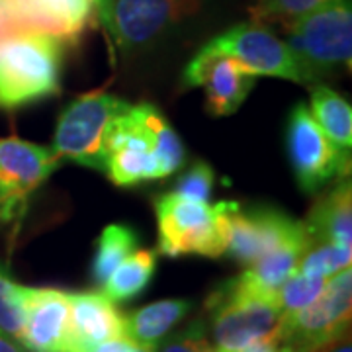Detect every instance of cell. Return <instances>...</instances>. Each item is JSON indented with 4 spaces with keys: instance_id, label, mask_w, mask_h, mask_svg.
<instances>
[{
    "instance_id": "cell-1",
    "label": "cell",
    "mask_w": 352,
    "mask_h": 352,
    "mask_svg": "<svg viewBox=\"0 0 352 352\" xmlns=\"http://www.w3.org/2000/svg\"><path fill=\"white\" fill-rule=\"evenodd\" d=\"M186 161L184 145L163 113L153 104L127 106L118 113L104 139V173L116 186L175 175Z\"/></svg>"
},
{
    "instance_id": "cell-2",
    "label": "cell",
    "mask_w": 352,
    "mask_h": 352,
    "mask_svg": "<svg viewBox=\"0 0 352 352\" xmlns=\"http://www.w3.org/2000/svg\"><path fill=\"white\" fill-rule=\"evenodd\" d=\"M63 39L22 32L0 41V110L14 112L61 92Z\"/></svg>"
},
{
    "instance_id": "cell-3",
    "label": "cell",
    "mask_w": 352,
    "mask_h": 352,
    "mask_svg": "<svg viewBox=\"0 0 352 352\" xmlns=\"http://www.w3.org/2000/svg\"><path fill=\"white\" fill-rule=\"evenodd\" d=\"M286 45L303 76V85H321L323 78L351 71V0H329L311 12L282 25Z\"/></svg>"
},
{
    "instance_id": "cell-4",
    "label": "cell",
    "mask_w": 352,
    "mask_h": 352,
    "mask_svg": "<svg viewBox=\"0 0 352 352\" xmlns=\"http://www.w3.org/2000/svg\"><path fill=\"white\" fill-rule=\"evenodd\" d=\"M237 201H217L214 206L182 198L175 192L155 200L159 221V252L164 256L200 254L223 256L229 241V217Z\"/></svg>"
},
{
    "instance_id": "cell-5",
    "label": "cell",
    "mask_w": 352,
    "mask_h": 352,
    "mask_svg": "<svg viewBox=\"0 0 352 352\" xmlns=\"http://www.w3.org/2000/svg\"><path fill=\"white\" fill-rule=\"evenodd\" d=\"M206 307L212 317L217 352H239L256 340L272 337L284 319L278 296L252 292L239 278L221 284Z\"/></svg>"
},
{
    "instance_id": "cell-6",
    "label": "cell",
    "mask_w": 352,
    "mask_h": 352,
    "mask_svg": "<svg viewBox=\"0 0 352 352\" xmlns=\"http://www.w3.org/2000/svg\"><path fill=\"white\" fill-rule=\"evenodd\" d=\"M126 100L106 90L78 96L65 108L55 127L51 151L59 161L104 173V139L112 120L126 110Z\"/></svg>"
},
{
    "instance_id": "cell-7",
    "label": "cell",
    "mask_w": 352,
    "mask_h": 352,
    "mask_svg": "<svg viewBox=\"0 0 352 352\" xmlns=\"http://www.w3.org/2000/svg\"><path fill=\"white\" fill-rule=\"evenodd\" d=\"M352 272L344 268L327 280L311 305L284 315L276 337L289 352H319L351 329Z\"/></svg>"
},
{
    "instance_id": "cell-8",
    "label": "cell",
    "mask_w": 352,
    "mask_h": 352,
    "mask_svg": "<svg viewBox=\"0 0 352 352\" xmlns=\"http://www.w3.org/2000/svg\"><path fill=\"white\" fill-rule=\"evenodd\" d=\"M201 6L204 0H110L102 25L113 45L129 53L192 18Z\"/></svg>"
},
{
    "instance_id": "cell-9",
    "label": "cell",
    "mask_w": 352,
    "mask_h": 352,
    "mask_svg": "<svg viewBox=\"0 0 352 352\" xmlns=\"http://www.w3.org/2000/svg\"><path fill=\"white\" fill-rule=\"evenodd\" d=\"M286 151L298 186L305 194H317L333 178L340 180L351 175V163L340 159L303 102H298L288 116Z\"/></svg>"
},
{
    "instance_id": "cell-10",
    "label": "cell",
    "mask_w": 352,
    "mask_h": 352,
    "mask_svg": "<svg viewBox=\"0 0 352 352\" xmlns=\"http://www.w3.org/2000/svg\"><path fill=\"white\" fill-rule=\"evenodd\" d=\"M51 149L20 138L0 139V223H20L30 196L59 168Z\"/></svg>"
},
{
    "instance_id": "cell-11",
    "label": "cell",
    "mask_w": 352,
    "mask_h": 352,
    "mask_svg": "<svg viewBox=\"0 0 352 352\" xmlns=\"http://www.w3.org/2000/svg\"><path fill=\"white\" fill-rule=\"evenodd\" d=\"M289 243H311L303 221L274 208L243 210L237 204L231 212L226 254L239 264L249 266Z\"/></svg>"
},
{
    "instance_id": "cell-12",
    "label": "cell",
    "mask_w": 352,
    "mask_h": 352,
    "mask_svg": "<svg viewBox=\"0 0 352 352\" xmlns=\"http://www.w3.org/2000/svg\"><path fill=\"white\" fill-rule=\"evenodd\" d=\"M201 50L239 61L254 76H274L303 85L302 71L286 41H282L264 24L247 22L233 25L208 41Z\"/></svg>"
},
{
    "instance_id": "cell-13",
    "label": "cell",
    "mask_w": 352,
    "mask_h": 352,
    "mask_svg": "<svg viewBox=\"0 0 352 352\" xmlns=\"http://www.w3.org/2000/svg\"><path fill=\"white\" fill-rule=\"evenodd\" d=\"M254 85L256 76L251 75L239 61L206 50L198 51L182 73L184 88L204 87L206 110L215 118L237 112Z\"/></svg>"
},
{
    "instance_id": "cell-14",
    "label": "cell",
    "mask_w": 352,
    "mask_h": 352,
    "mask_svg": "<svg viewBox=\"0 0 352 352\" xmlns=\"http://www.w3.org/2000/svg\"><path fill=\"white\" fill-rule=\"evenodd\" d=\"M24 325L20 342L30 352H71L69 294L55 288L22 292Z\"/></svg>"
},
{
    "instance_id": "cell-15",
    "label": "cell",
    "mask_w": 352,
    "mask_h": 352,
    "mask_svg": "<svg viewBox=\"0 0 352 352\" xmlns=\"http://www.w3.org/2000/svg\"><path fill=\"white\" fill-rule=\"evenodd\" d=\"M20 32H43L76 41L94 22L92 0H8Z\"/></svg>"
},
{
    "instance_id": "cell-16",
    "label": "cell",
    "mask_w": 352,
    "mask_h": 352,
    "mask_svg": "<svg viewBox=\"0 0 352 352\" xmlns=\"http://www.w3.org/2000/svg\"><path fill=\"white\" fill-rule=\"evenodd\" d=\"M71 307V352L82 351L106 340L126 339V315L102 292L69 294Z\"/></svg>"
},
{
    "instance_id": "cell-17",
    "label": "cell",
    "mask_w": 352,
    "mask_h": 352,
    "mask_svg": "<svg viewBox=\"0 0 352 352\" xmlns=\"http://www.w3.org/2000/svg\"><path fill=\"white\" fill-rule=\"evenodd\" d=\"M303 226L311 241L352 247L351 178H340L335 188L315 201Z\"/></svg>"
},
{
    "instance_id": "cell-18",
    "label": "cell",
    "mask_w": 352,
    "mask_h": 352,
    "mask_svg": "<svg viewBox=\"0 0 352 352\" xmlns=\"http://www.w3.org/2000/svg\"><path fill=\"white\" fill-rule=\"evenodd\" d=\"M309 113L317 127L325 133L335 151L344 163H351L352 108L349 102L327 85L311 87Z\"/></svg>"
},
{
    "instance_id": "cell-19",
    "label": "cell",
    "mask_w": 352,
    "mask_h": 352,
    "mask_svg": "<svg viewBox=\"0 0 352 352\" xmlns=\"http://www.w3.org/2000/svg\"><path fill=\"white\" fill-rule=\"evenodd\" d=\"M192 309L188 300H161L126 315V339L153 351Z\"/></svg>"
},
{
    "instance_id": "cell-20",
    "label": "cell",
    "mask_w": 352,
    "mask_h": 352,
    "mask_svg": "<svg viewBox=\"0 0 352 352\" xmlns=\"http://www.w3.org/2000/svg\"><path fill=\"white\" fill-rule=\"evenodd\" d=\"M307 247L309 243H289L264 254L256 263L249 264V268L239 276V282L252 292L264 296H278L284 282L296 272Z\"/></svg>"
},
{
    "instance_id": "cell-21",
    "label": "cell",
    "mask_w": 352,
    "mask_h": 352,
    "mask_svg": "<svg viewBox=\"0 0 352 352\" xmlns=\"http://www.w3.org/2000/svg\"><path fill=\"white\" fill-rule=\"evenodd\" d=\"M157 270V251L153 249H139L127 254L113 270L110 278L102 284L104 296L108 300L126 302L135 298L143 289L149 286Z\"/></svg>"
},
{
    "instance_id": "cell-22",
    "label": "cell",
    "mask_w": 352,
    "mask_h": 352,
    "mask_svg": "<svg viewBox=\"0 0 352 352\" xmlns=\"http://www.w3.org/2000/svg\"><path fill=\"white\" fill-rule=\"evenodd\" d=\"M135 247H138V235L131 227L120 226V223H110L108 227H104L92 263L94 282L102 286L127 254L135 251Z\"/></svg>"
},
{
    "instance_id": "cell-23",
    "label": "cell",
    "mask_w": 352,
    "mask_h": 352,
    "mask_svg": "<svg viewBox=\"0 0 352 352\" xmlns=\"http://www.w3.org/2000/svg\"><path fill=\"white\" fill-rule=\"evenodd\" d=\"M352 247H340L323 241H311L302 254L296 272L305 276L331 278L344 268H351Z\"/></svg>"
},
{
    "instance_id": "cell-24",
    "label": "cell",
    "mask_w": 352,
    "mask_h": 352,
    "mask_svg": "<svg viewBox=\"0 0 352 352\" xmlns=\"http://www.w3.org/2000/svg\"><path fill=\"white\" fill-rule=\"evenodd\" d=\"M327 280L329 278L305 276L300 272H294L278 292V302L284 315L296 314L303 307L311 305L323 294Z\"/></svg>"
},
{
    "instance_id": "cell-25",
    "label": "cell",
    "mask_w": 352,
    "mask_h": 352,
    "mask_svg": "<svg viewBox=\"0 0 352 352\" xmlns=\"http://www.w3.org/2000/svg\"><path fill=\"white\" fill-rule=\"evenodd\" d=\"M329 0H256L251 18L256 24H288L303 14L311 12Z\"/></svg>"
},
{
    "instance_id": "cell-26",
    "label": "cell",
    "mask_w": 352,
    "mask_h": 352,
    "mask_svg": "<svg viewBox=\"0 0 352 352\" xmlns=\"http://www.w3.org/2000/svg\"><path fill=\"white\" fill-rule=\"evenodd\" d=\"M22 292L24 286L12 282L0 268V329L16 340H20L24 325Z\"/></svg>"
},
{
    "instance_id": "cell-27",
    "label": "cell",
    "mask_w": 352,
    "mask_h": 352,
    "mask_svg": "<svg viewBox=\"0 0 352 352\" xmlns=\"http://www.w3.org/2000/svg\"><path fill=\"white\" fill-rule=\"evenodd\" d=\"M214 168L208 163L200 161L194 166H190L188 170L178 178L175 194L182 196V198H188V200L208 204L210 198H212V194H214Z\"/></svg>"
},
{
    "instance_id": "cell-28",
    "label": "cell",
    "mask_w": 352,
    "mask_h": 352,
    "mask_svg": "<svg viewBox=\"0 0 352 352\" xmlns=\"http://www.w3.org/2000/svg\"><path fill=\"white\" fill-rule=\"evenodd\" d=\"M159 352H217L210 346V342L198 329H190L186 333L178 335L175 339H168Z\"/></svg>"
},
{
    "instance_id": "cell-29",
    "label": "cell",
    "mask_w": 352,
    "mask_h": 352,
    "mask_svg": "<svg viewBox=\"0 0 352 352\" xmlns=\"http://www.w3.org/2000/svg\"><path fill=\"white\" fill-rule=\"evenodd\" d=\"M76 352H153L149 349H143V346H138L133 344L129 339H113L106 340V342H100V344H94V346H88V349H82V351Z\"/></svg>"
},
{
    "instance_id": "cell-30",
    "label": "cell",
    "mask_w": 352,
    "mask_h": 352,
    "mask_svg": "<svg viewBox=\"0 0 352 352\" xmlns=\"http://www.w3.org/2000/svg\"><path fill=\"white\" fill-rule=\"evenodd\" d=\"M239 352H289L288 346L282 342V340L278 339L276 333L272 335V337H266V339L256 340V342H252L249 346H245L243 351Z\"/></svg>"
},
{
    "instance_id": "cell-31",
    "label": "cell",
    "mask_w": 352,
    "mask_h": 352,
    "mask_svg": "<svg viewBox=\"0 0 352 352\" xmlns=\"http://www.w3.org/2000/svg\"><path fill=\"white\" fill-rule=\"evenodd\" d=\"M0 352H30V351L25 349L20 340H16L14 337H10L8 333H4V331L0 329Z\"/></svg>"
},
{
    "instance_id": "cell-32",
    "label": "cell",
    "mask_w": 352,
    "mask_h": 352,
    "mask_svg": "<svg viewBox=\"0 0 352 352\" xmlns=\"http://www.w3.org/2000/svg\"><path fill=\"white\" fill-rule=\"evenodd\" d=\"M319 352H352L351 344V333L340 335L339 339H335L333 342H329L325 349H321Z\"/></svg>"
},
{
    "instance_id": "cell-33",
    "label": "cell",
    "mask_w": 352,
    "mask_h": 352,
    "mask_svg": "<svg viewBox=\"0 0 352 352\" xmlns=\"http://www.w3.org/2000/svg\"><path fill=\"white\" fill-rule=\"evenodd\" d=\"M94 2V10H96V18L98 22H104L106 14H108V6H110V0H92Z\"/></svg>"
}]
</instances>
